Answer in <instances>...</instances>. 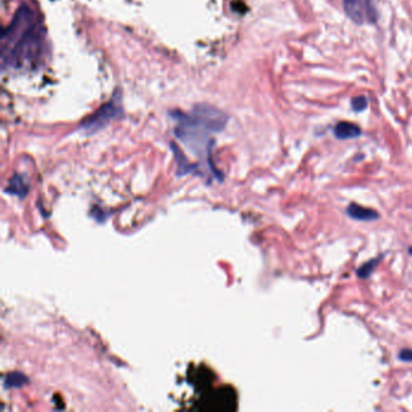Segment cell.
I'll return each instance as SVG.
<instances>
[{"label": "cell", "instance_id": "6da1fadb", "mask_svg": "<svg viewBox=\"0 0 412 412\" xmlns=\"http://www.w3.org/2000/svg\"><path fill=\"white\" fill-rule=\"evenodd\" d=\"M46 53V32L36 13L23 4L18 8L1 38L3 69H33Z\"/></svg>", "mask_w": 412, "mask_h": 412}, {"label": "cell", "instance_id": "7a4b0ae2", "mask_svg": "<svg viewBox=\"0 0 412 412\" xmlns=\"http://www.w3.org/2000/svg\"><path fill=\"white\" fill-rule=\"evenodd\" d=\"M176 118V136L188 149L203 156L210 153L211 136L221 131L226 123V115L213 107H195L190 113H174Z\"/></svg>", "mask_w": 412, "mask_h": 412}, {"label": "cell", "instance_id": "3957f363", "mask_svg": "<svg viewBox=\"0 0 412 412\" xmlns=\"http://www.w3.org/2000/svg\"><path fill=\"white\" fill-rule=\"evenodd\" d=\"M121 109V107L118 106V101H111L102 107L101 109L97 111L96 114L90 116V118L83 123V128L88 133H96L99 131L101 128H104L106 125L116 118L118 111Z\"/></svg>", "mask_w": 412, "mask_h": 412}, {"label": "cell", "instance_id": "277c9868", "mask_svg": "<svg viewBox=\"0 0 412 412\" xmlns=\"http://www.w3.org/2000/svg\"><path fill=\"white\" fill-rule=\"evenodd\" d=\"M342 4L347 18H350L352 22L358 26L364 23L365 8L363 0H342Z\"/></svg>", "mask_w": 412, "mask_h": 412}, {"label": "cell", "instance_id": "5b68a950", "mask_svg": "<svg viewBox=\"0 0 412 412\" xmlns=\"http://www.w3.org/2000/svg\"><path fill=\"white\" fill-rule=\"evenodd\" d=\"M346 212L352 219L359 220V221H373V220L380 218V214L375 210L359 206L357 203H351L350 206L347 207Z\"/></svg>", "mask_w": 412, "mask_h": 412}, {"label": "cell", "instance_id": "8992f818", "mask_svg": "<svg viewBox=\"0 0 412 412\" xmlns=\"http://www.w3.org/2000/svg\"><path fill=\"white\" fill-rule=\"evenodd\" d=\"M334 135L338 139H342V141L352 139V138H357L362 135V128L355 123L341 121L334 128Z\"/></svg>", "mask_w": 412, "mask_h": 412}, {"label": "cell", "instance_id": "52a82bcc", "mask_svg": "<svg viewBox=\"0 0 412 412\" xmlns=\"http://www.w3.org/2000/svg\"><path fill=\"white\" fill-rule=\"evenodd\" d=\"M5 193H11V195H15L20 198H26V195L28 193V185L25 183L22 176L16 174L9 180V185H8V188H5Z\"/></svg>", "mask_w": 412, "mask_h": 412}, {"label": "cell", "instance_id": "ba28073f", "mask_svg": "<svg viewBox=\"0 0 412 412\" xmlns=\"http://www.w3.org/2000/svg\"><path fill=\"white\" fill-rule=\"evenodd\" d=\"M28 383V378H27L23 373H9L8 376L5 377L4 388L6 390H13V388H20V387L25 386Z\"/></svg>", "mask_w": 412, "mask_h": 412}, {"label": "cell", "instance_id": "9c48e42d", "mask_svg": "<svg viewBox=\"0 0 412 412\" xmlns=\"http://www.w3.org/2000/svg\"><path fill=\"white\" fill-rule=\"evenodd\" d=\"M382 256H377L376 259L369 260L368 263H363L359 268H358V271H357V275L360 278H369L370 275L373 273V270L376 268L377 265L380 263L381 261Z\"/></svg>", "mask_w": 412, "mask_h": 412}, {"label": "cell", "instance_id": "30bf717a", "mask_svg": "<svg viewBox=\"0 0 412 412\" xmlns=\"http://www.w3.org/2000/svg\"><path fill=\"white\" fill-rule=\"evenodd\" d=\"M364 1L365 15L370 23H376L378 18L376 6L373 4V0H363Z\"/></svg>", "mask_w": 412, "mask_h": 412}, {"label": "cell", "instance_id": "8fae6325", "mask_svg": "<svg viewBox=\"0 0 412 412\" xmlns=\"http://www.w3.org/2000/svg\"><path fill=\"white\" fill-rule=\"evenodd\" d=\"M368 104L369 102L366 97L359 96L355 97V98H352L351 107L352 109L355 110V113H360V111L366 109Z\"/></svg>", "mask_w": 412, "mask_h": 412}, {"label": "cell", "instance_id": "7c38bea8", "mask_svg": "<svg viewBox=\"0 0 412 412\" xmlns=\"http://www.w3.org/2000/svg\"><path fill=\"white\" fill-rule=\"evenodd\" d=\"M399 359L412 363V350H403V351H400Z\"/></svg>", "mask_w": 412, "mask_h": 412}, {"label": "cell", "instance_id": "4fadbf2b", "mask_svg": "<svg viewBox=\"0 0 412 412\" xmlns=\"http://www.w3.org/2000/svg\"><path fill=\"white\" fill-rule=\"evenodd\" d=\"M408 252H410V254H412V247L410 248V249H408Z\"/></svg>", "mask_w": 412, "mask_h": 412}]
</instances>
